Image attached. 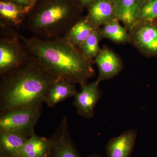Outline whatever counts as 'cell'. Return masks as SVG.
<instances>
[{"label":"cell","mask_w":157,"mask_h":157,"mask_svg":"<svg viewBox=\"0 0 157 157\" xmlns=\"http://www.w3.org/2000/svg\"><path fill=\"white\" fill-rule=\"evenodd\" d=\"M89 7L88 17L98 27L117 18L115 0H95Z\"/></svg>","instance_id":"obj_13"},{"label":"cell","mask_w":157,"mask_h":157,"mask_svg":"<svg viewBox=\"0 0 157 157\" xmlns=\"http://www.w3.org/2000/svg\"><path fill=\"white\" fill-rule=\"evenodd\" d=\"M99 83L96 80L82 85L80 91L74 96L73 106L78 114L85 118L94 117L95 107L101 97Z\"/></svg>","instance_id":"obj_7"},{"label":"cell","mask_w":157,"mask_h":157,"mask_svg":"<svg viewBox=\"0 0 157 157\" xmlns=\"http://www.w3.org/2000/svg\"><path fill=\"white\" fill-rule=\"evenodd\" d=\"M126 29L121 25L119 21L116 18L102 26L101 31L103 38L117 43H125L131 40V35Z\"/></svg>","instance_id":"obj_18"},{"label":"cell","mask_w":157,"mask_h":157,"mask_svg":"<svg viewBox=\"0 0 157 157\" xmlns=\"http://www.w3.org/2000/svg\"><path fill=\"white\" fill-rule=\"evenodd\" d=\"M45 157H47V155H46V156H45Z\"/></svg>","instance_id":"obj_25"},{"label":"cell","mask_w":157,"mask_h":157,"mask_svg":"<svg viewBox=\"0 0 157 157\" xmlns=\"http://www.w3.org/2000/svg\"><path fill=\"white\" fill-rule=\"evenodd\" d=\"M0 77V113L42 103L48 89L60 79L31 55Z\"/></svg>","instance_id":"obj_1"},{"label":"cell","mask_w":157,"mask_h":157,"mask_svg":"<svg viewBox=\"0 0 157 157\" xmlns=\"http://www.w3.org/2000/svg\"><path fill=\"white\" fill-rule=\"evenodd\" d=\"M29 138L17 132H0V157H17Z\"/></svg>","instance_id":"obj_15"},{"label":"cell","mask_w":157,"mask_h":157,"mask_svg":"<svg viewBox=\"0 0 157 157\" xmlns=\"http://www.w3.org/2000/svg\"><path fill=\"white\" fill-rule=\"evenodd\" d=\"M37 1H38V0H28L29 2L31 4L32 7H33V6L36 4V2Z\"/></svg>","instance_id":"obj_23"},{"label":"cell","mask_w":157,"mask_h":157,"mask_svg":"<svg viewBox=\"0 0 157 157\" xmlns=\"http://www.w3.org/2000/svg\"><path fill=\"white\" fill-rule=\"evenodd\" d=\"M103 38L100 27L95 28L80 46L79 50L86 59L93 60L99 53L101 48L99 43Z\"/></svg>","instance_id":"obj_19"},{"label":"cell","mask_w":157,"mask_h":157,"mask_svg":"<svg viewBox=\"0 0 157 157\" xmlns=\"http://www.w3.org/2000/svg\"><path fill=\"white\" fill-rule=\"evenodd\" d=\"M146 0H115L117 19L132 31L139 24L140 14Z\"/></svg>","instance_id":"obj_9"},{"label":"cell","mask_w":157,"mask_h":157,"mask_svg":"<svg viewBox=\"0 0 157 157\" xmlns=\"http://www.w3.org/2000/svg\"><path fill=\"white\" fill-rule=\"evenodd\" d=\"M137 136V130L131 129L110 139L106 146L107 157H131Z\"/></svg>","instance_id":"obj_11"},{"label":"cell","mask_w":157,"mask_h":157,"mask_svg":"<svg viewBox=\"0 0 157 157\" xmlns=\"http://www.w3.org/2000/svg\"><path fill=\"white\" fill-rule=\"evenodd\" d=\"M76 7L72 0H43L29 14L26 29L42 39L65 36L80 18Z\"/></svg>","instance_id":"obj_3"},{"label":"cell","mask_w":157,"mask_h":157,"mask_svg":"<svg viewBox=\"0 0 157 157\" xmlns=\"http://www.w3.org/2000/svg\"><path fill=\"white\" fill-rule=\"evenodd\" d=\"M30 11L11 0H2L0 2V24L18 29L23 24L26 14H29Z\"/></svg>","instance_id":"obj_12"},{"label":"cell","mask_w":157,"mask_h":157,"mask_svg":"<svg viewBox=\"0 0 157 157\" xmlns=\"http://www.w3.org/2000/svg\"><path fill=\"white\" fill-rule=\"evenodd\" d=\"M77 93L75 84L60 78L48 89L43 102L49 107H54L64 100L74 97Z\"/></svg>","instance_id":"obj_14"},{"label":"cell","mask_w":157,"mask_h":157,"mask_svg":"<svg viewBox=\"0 0 157 157\" xmlns=\"http://www.w3.org/2000/svg\"><path fill=\"white\" fill-rule=\"evenodd\" d=\"M1 25L0 76L21 65L30 56L20 34L13 28Z\"/></svg>","instance_id":"obj_4"},{"label":"cell","mask_w":157,"mask_h":157,"mask_svg":"<svg viewBox=\"0 0 157 157\" xmlns=\"http://www.w3.org/2000/svg\"><path fill=\"white\" fill-rule=\"evenodd\" d=\"M87 157H103L100 155L98 154H93L90 155Z\"/></svg>","instance_id":"obj_24"},{"label":"cell","mask_w":157,"mask_h":157,"mask_svg":"<svg viewBox=\"0 0 157 157\" xmlns=\"http://www.w3.org/2000/svg\"><path fill=\"white\" fill-rule=\"evenodd\" d=\"M157 18V0H146L141 10L139 24L152 22Z\"/></svg>","instance_id":"obj_20"},{"label":"cell","mask_w":157,"mask_h":157,"mask_svg":"<svg viewBox=\"0 0 157 157\" xmlns=\"http://www.w3.org/2000/svg\"><path fill=\"white\" fill-rule=\"evenodd\" d=\"M131 40L142 52L157 56V27L152 22L140 23L133 29Z\"/></svg>","instance_id":"obj_8"},{"label":"cell","mask_w":157,"mask_h":157,"mask_svg":"<svg viewBox=\"0 0 157 157\" xmlns=\"http://www.w3.org/2000/svg\"><path fill=\"white\" fill-rule=\"evenodd\" d=\"M49 142L47 157H80L70 135L66 117L49 138Z\"/></svg>","instance_id":"obj_6"},{"label":"cell","mask_w":157,"mask_h":157,"mask_svg":"<svg viewBox=\"0 0 157 157\" xmlns=\"http://www.w3.org/2000/svg\"><path fill=\"white\" fill-rule=\"evenodd\" d=\"M95 62L99 71L97 81L99 83L113 78L122 70V63L120 59L108 48L101 49L95 58Z\"/></svg>","instance_id":"obj_10"},{"label":"cell","mask_w":157,"mask_h":157,"mask_svg":"<svg viewBox=\"0 0 157 157\" xmlns=\"http://www.w3.org/2000/svg\"><path fill=\"white\" fill-rule=\"evenodd\" d=\"M97 26L86 17L80 18L65 35L70 43L79 49L93 31Z\"/></svg>","instance_id":"obj_16"},{"label":"cell","mask_w":157,"mask_h":157,"mask_svg":"<svg viewBox=\"0 0 157 157\" xmlns=\"http://www.w3.org/2000/svg\"><path fill=\"white\" fill-rule=\"evenodd\" d=\"M42 103L0 113V132H17L30 137L41 116Z\"/></svg>","instance_id":"obj_5"},{"label":"cell","mask_w":157,"mask_h":157,"mask_svg":"<svg viewBox=\"0 0 157 157\" xmlns=\"http://www.w3.org/2000/svg\"><path fill=\"white\" fill-rule=\"evenodd\" d=\"M82 5L89 6L95 0H78Z\"/></svg>","instance_id":"obj_22"},{"label":"cell","mask_w":157,"mask_h":157,"mask_svg":"<svg viewBox=\"0 0 157 157\" xmlns=\"http://www.w3.org/2000/svg\"><path fill=\"white\" fill-rule=\"evenodd\" d=\"M20 37L31 55L59 78L82 86L95 76L93 60L85 57L65 36L48 39L21 34Z\"/></svg>","instance_id":"obj_2"},{"label":"cell","mask_w":157,"mask_h":157,"mask_svg":"<svg viewBox=\"0 0 157 157\" xmlns=\"http://www.w3.org/2000/svg\"><path fill=\"white\" fill-rule=\"evenodd\" d=\"M12 1L17 5L30 10L33 8L31 4L29 2L28 0H12Z\"/></svg>","instance_id":"obj_21"},{"label":"cell","mask_w":157,"mask_h":157,"mask_svg":"<svg viewBox=\"0 0 157 157\" xmlns=\"http://www.w3.org/2000/svg\"><path fill=\"white\" fill-rule=\"evenodd\" d=\"M49 139L34 133L26 141L17 157H45L48 153Z\"/></svg>","instance_id":"obj_17"}]
</instances>
